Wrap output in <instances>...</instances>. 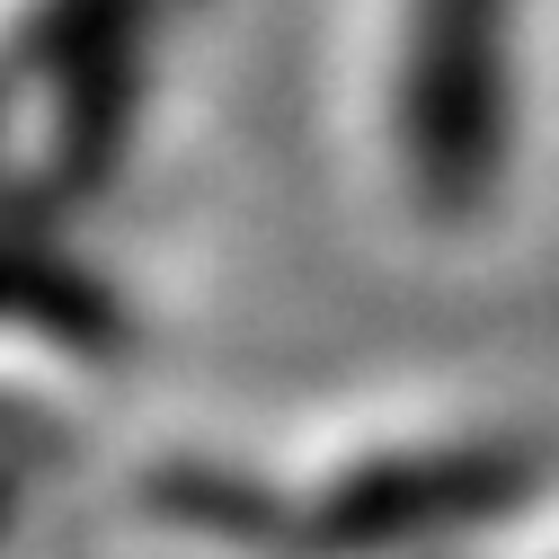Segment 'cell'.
Segmentation results:
<instances>
[{
	"label": "cell",
	"instance_id": "obj_1",
	"mask_svg": "<svg viewBox=\"0 0 559 559\" xmlns=\"http://www.w3.org/2000/svg\"><path fill=\"white\" fill-rule=\"evenodd\" d=\"M417 81H427V133L444 160H462L453 133L471 124V152H488V90H498V0H427L417 27Z\"/></svg>",
	"mask_w": 559,
	"mask_h": 559
}]
</instances>
